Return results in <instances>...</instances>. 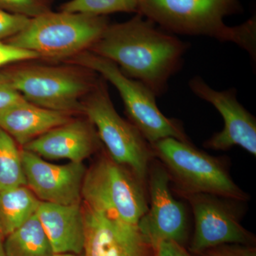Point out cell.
Returning <instances> with one entry per match:
<instances>
[{"mask_svg":"<svg viewBox=\"0 0 256 256\" xmlns=\"http://www.w3.org/2000/svg\"><path fill=\"white\" fill-rule=\"evenodd\" d=\"M153 156L168 171L178 194H210L247 202L248 194L234 181L224 160L172 138L150 144Z\"/></svg>","mask_w":256,"mask_h":256,"instance_id":"3957f363","label":"cell"},{"mask_svg":"<svg viewBox=\"0 0 256 256\" xmlns=\"http://www.w3.org/2000/svg\"><path fill=\"white\" fill-rule=\"evenodd\" d=\"M2 235L0 233V256H6L5 254L4 242L2 240Z\"/></svg>","mask_w":256,"mask_h":256,"instance_id":"4316f807","label":"cell"},{"mask_svg":"<svg viewBox=\"0 0 256 256\" xmlns=\"http://www.w3.org/2000/svg\"><path fill=\"white\" fill-rule=\"evenodd\" d=\"M38 58L40 56L34 52L0 42V68L9 64L23 63Z\"/></svg>","mask_w":256,"mask_h":256,"instance_id":"603a6c76","label":"cell"},{"mask_svg":"<svg viewBox=\"0 0 256 256\" xmlns=\"http://www.w3.org/2000/svg\"><path fill=\"white\" fill-rule=\"evenodd\" d=\"M36 214L55 254L82 255L85 220L82 203L64 205L41 201Z\"/></svg>","mask_w":256,"mask_h":256,"instance_id":"9a60e30c","label":"cell"},{"mask_svg":"<svg viewBox=\"0 0 256 256\" xmlns=\"http://www.w3.org/2000/svg\"><path fill=\"white\" fill-rule=\"evenodd\" d=\"M21 150L16 141L0 128V191L26 185Z\"/></svg>","mask_w":256,"mask_h":256,"instance_id":"d6986e66","label":"cell"},{"mask_svg":"<svg viewBox=\"0 0 256 256\" xmlns=\"http://www.w3.org/2000/svg\"><path fill=\"white\" fill-rule=\"evenodd\" d=\"M26 186L42 202L70 205L82 203L86 168L82 162L52 164L32 152L22 149Z\"/></svg>","mask_w":256,"mask_h":256,"instance_id":"7c38bea8","label":"cell"},{"mask_svg":"<svg viewBox=\"0 0 256 256\" xmlns=\"http://www.w3.org/2000/svg\"><path fill=\"white\" fill-rule=\"evenodd\" d=\"M82 197L92 210L131 225H138L149 208L148 183L107 152L86 170Z\"/></svg>","mask_w":256,"mask_h":256,"instance_id":"5b68a950","label":"cell"},{"mask_svg":"<svg viewBox=\"0 0 256 256\" xmlns=\"http://www.w3.org/2000/svg\"><path fill=\"white\" fill-rule=\"evenodd\" d=\"M66 62L99 74L110 82L124 101L130 122L150 144L168 138L192 143L180 121L166 117L160 110L156 94L142 82L126 76L114 62L88 50Z\"/></svg>","mask_w":256,"mask_h":256,"instance_id":"52a82bcc","label":"cell"},{"mask_svg":"<svg viewBox=\"0 0 256 256\" xmlns=\"http://www.w3.org/2000/svg\"><path fill=\"white\" fill-rule=\"evenodd\" d=\"M146 182L150 206L138 228L154 249L162 242L182 245L188 235V212L173 196L169 174L156 158L150 164Z\"/></svg>","mask_w":256,"mask_h":256,"instance_id":"30bf717a","label":"cell"},{"mask_svg":"<svg viewBox=\"0 0 256 256\" xmlns=\"http://www.w3.org/2000/svg\"><path fill=\"white\" fill-rule=\"evenodd\" d=\"M188 86L197 97L212 104L223 118V130L206 141L204 146L218 151L238 146L256 156V118L237 100L236 90L218 92L200 76L192 78Z\"/></svg>","mask_w":256,"mask_h":256,"instance_id":"8fae6325","label":"cell"},{"mask_svg":"<svg viewBox=\"0 0 256 256\" xmlns=\"http://www.w3.org/2000/svg\"><path fill=\"white\" fill-rule=\"evenodd\" d=\"M84 256H153L154 248L138 225L114 220L82 204Z\"/></svg>","mask_w":256,"mask_h":256,"instance_id":"4fadbf2b","label":"cell"},{"mask_svg":"<svg viewBox=\"0 0 256 256\" xmlns=\"http://www.w3.org/2000/svg\"><path fill=\"white\" fill-rule=\"evenodd\" d=\"M31 18L12 14L0 8V42L9 40L28 26Z\"/></svg>","mask_w":256,"mask_h":256,"instance_id":"7402d4cb","label":"cell"},{"mask_svg":"<svg viewBox=\"0 0 256 256\" xmlns=\"http://www.w3.org/2000/svg\"><path fill=\"white\" fill-rule=\"evenodd\" d=\"M188 44L142 14L106 28L90 52L111 60L126 76L160 96L182 68Z\"/></svg>","mask_w":256,"mask_h":256,"instance_id":"6da1fadb","label":"cell"},{"mask_svg":"<svg viewBox=\"0 0 256 256\" xmlns=\"http://www.w3.org/2000/svg\"><path fill=\"white\" fill-rule=\"evenodd\" d=\"M153 256H192L181 244L174 242H162L154 249Z\"/></svg>","mask_w":256,"mask_h":256,"instance_id":"d4e9b609","label":"cell"},{"mask_svg":"<svg viewBox=\"0 0 256 256\" xmlns=\"http://www.w3.org/2000/svg\"><path fill=\"white\" fill-rule=\"evenodd\" d=\"M82 112L96 128L110 158L148 183L150 164L154 158L150 144L137 128L118 114L104 80H98L84 98Z\"/></svg>","mask_w":256,"mask_h":256,"instance_id":"ba28073f","label":"cell"},{"mask_svg":"<svg viewBox=\"0 0 256 256\" xmlns=\"http://www.w3.org/2000/svg\"><path fill=\"white\" fill-rule=\"evenodd\" d=\"M101 141L96 128L86 117L73 119L44 133L22 146L41 158L82 162L99 149Z\"/></svg>","mask_w":256,"mask_h":256,"instance_id":"5bb4252c","label":"cell"},{"mask_svg":"<svg viewBox=\"0 0 256 256\" xmlns=\"http://www.w3.org/2000/svg\"><path fill=\"white\" fill-rule=\"evenodd\" d=\"M108 25L106 16L50 11L31 18L22 31L6 43L40 58L66 60L90 50Z\"/></svg>","mask_w":256,"mask_h":256,"instance_id":"277c9868","label":"cell"},{"mask_svg":"<svg viewBox=\"0 0 256 256\" xmlns=\"http://www.w3.org/2000/svg\"><path fill=\"white\" fill-rule=\"evenodd\" d=\"M228 245L212 248L200 254L201 256H254V252L249 249L230 247Z\"/></svg>","mask_w":256,"mask_h":256,"instance_id":"484cf974","label":"cell"},{"mask_svg":"<svg viewBox=\"0 0 256 256\" xmlns=\"http://www.w3.org/2000/svg\"><path fill=\"white\" fill-rule=\"evenodd\" d=\"M77 67L26 62L3 73L25 100L40 107L72 114L82 112V100L98 82L94 76L95 72Z\"/></svg>","mask_w":256,"mask_h":256,"instance_id":"8992f818","label":"cell"},{"mask_svg":"<svg viewBox=\"0 0 256 256\" xmlns=\"http://www.w3.org/2000/svg\"><path fill=\"white\" fill-rule=\"evenodd\" d=\"M24 99L3 72H0V111Z\"/></svg>","mask_w":256,"mask_h":256,"instance_id":"cb8c5ba5","label":"cell"},{"mask_svg":"<svg viewBox=\"0 0 256 256\" xmlns=\"http://www.w3.org/2000/svg\"><path fill=\"white\" fill-rule=\"evenodd\" d=\"M72 114L40 107L22 99L0 111V128L23 146L72 119Z\"/></svg>","mask_w":256,"mask_h":256,"instance_id":"2e32d148","label":"cell"},{"mask_svg":"<svg viewBox=\"0 0 256 256\" xmlns=\"http://www.w3.org/2000/svg\"><path fill=\"white\" fill-rule=\"evenodd\" d=\"M242 10L237 0H138V13L162 30L232 42L256 60V18L236 26H227L224 22L225 16Z\"/></svg>","mask_w":256,"mask_h":256,"instance_id":"7a4b0ae2","label":"cell"},{"mask_svg":"<svg viewBox=\"0 0 256 256\" xmlns=\"http://www.w3.org/2000/svg\"><path fill=\"white\" fill-rule=\"evenodd\" d=\"M40 200L26 185L0 191V233L8 236L36 214Z\"/></svg>","mask_w":256,"mask_h":256,"instance_id":"e0dca14e","label":"cell"},{"mask_svg":"<svg viewBox=\"0 0 256 256\" xmlns=\"http://www.w3.org/2000/svg\"><path fill=\"white\" fill-rule=\"evenodd\" d=\"M188 200L194 218L192 252L201 254L212 248L226 244H248L252 236L242 226L245 202L210 194L181 195Z\"/></svg>","mask_w":256,"mask_h":256,"instance_id":"9c48e42d","label":"cell"},{"mask_svg":"<svg viewBox=\"0 0 256 256\" xmlns=\"http://www.w3.org/2000/svg\"><path fill=\"white\" fill-rule=\"evenodd\" d=\"M60 11L94 16L116 12L138 13V0H70L60 6Z\"/></svg>","mask_w":256,"mask_h":256,"instance_id":"ffe728a7","label":"cell"},{"mask_svg":"<svg viewBox=\"0 0 256 256\" xmlns=\"http://www.w3.org/2000/svg\"><path fill=\"white\" fill-rule=\"evenodd\" d=\"M0 8L33 18L50 11V0H0Z\"/></svg>","mask_w":256,"mask_h":256,"instance_id":"44dd1931","label":"cell"},{"mask_svg":"<svg viewBox=\"0 0 256 256\" xmlns=\"http://www.w3.org/2000/svg\"><path fill=\"white\" fill-rule=\"evenodd\" d=\"M6 256H54V250L36 214L6 236Z\"/></svg>","mask_w":256,"mask_h":256,"instance_id":"ac0fdd59","label":"cell"},{"mask_svg":"<svg viewBox=\"0 0 256 256\" xmlns=\"http://www.w3.org/2000/svg\"><path fill=\"white\" fill-rule=\"evenodd\" d=\"M54 256H84V255H77L74 254H57Z\"/></svg>","mask_w":256,"mask_h":256,"instance_id":"83f0119b","label":"cell"}]
</instances>
